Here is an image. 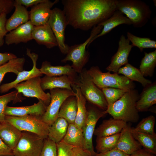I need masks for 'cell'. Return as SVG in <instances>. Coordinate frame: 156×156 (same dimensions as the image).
Here are the masks:
<instances>
[{
    "label": "cell",
    "instance_id": "obj_1",
    "mask_svg": "<svg viewBox=\"0 0 156 156\" xmlns=\"http://www.w3.org/2000/svg\"><path fill=\"white\" fill-rule=\"evenodd\" d=\"M67 25L87 31L106 20L116 10L115 0H62Z\"/></svg>",
    "mask_w": 156,
    "mask_h": 156
},
{
    "label": "cell",
    "instance_id": "obj_2",
    "mask_svg": "<svg viewBox=\"0 0 156 156\" xmlns=\"http://www.w3.org/2000/svg\"><path fill=\"white\" fill-rule=\"evenodd\" d=\"M140 97L138 91L134 89L126 92L119 99L104 111L113 118L126 122H136L139 118V112L136 107Z\"/></svg>",
    "mask_w": 156,
    "mask_h": 156
},
{
    "label": "cell",
    "instance_id": "obj_3",
    "mask_svg": "<svg viewBox=\"0 0 156 156\" xmlns=\"http://www.w3.org/2000/svg\"><path fill=\"white\" fill-rule=\"evenodd\" d=\"M116 10L125 14L136 28L145 25L151 18L152 12L149 6L139 0H115Z\"/></svg>",
    "mask_w": 156,
    "mask_h": 156
},
{
    "label": "cell",
    "instance_id": "obj_4",
    "mask_svg": "<svg viewBox=\"0 0 156 156\" xmlns=\"http://www.w3.org/2000/svg\"><path fill=\"white\" fill-rule=\"evenodd\" d=\"M92 81L99 88L109 87L129 90L134 89L135 83L124 75L110 72L103 73L98 66H92L87 70Z\"/></svg>",
    "mask_w": 156,
    "mask_h": 156
},
{
    "label": "cell",
    "instance_id": "obj_5",
    "mask_svg": "<svg viewBox=\"0 0 156 156\" xmlns=\"http://www.w3.org/2000/svg\"><path fill=\"white\" fill-rule=\"evenodd\" d=\"M75 83L86 101L103 111L107 109L108 104L101 89L94 83L86 68L79 73Z\"/></svg>",
    "mask_w": 156,
    "mask_h": 156
},
{
    "label": "cell",
    "instance_id": "obj_6",
    "mask_svg": "<svg viewBox=\"0 0 156 156\" xmlns=\"http://www.w3.org/2000/svg\"><path fill=\"white\" fill-rule=\"evenodd\" d=\"M102 28L103 27L99 25L94 26L92 28L90 36L85 42L69 47L66 56L62 60L61 62L66 63L68 61H71V67L77 73L79 74L88 62L90 57V53L86 50V47L91 39L99 34Z\"/></svg>",
    "mask_w": 156,
    "mask_h": 156
},
{
    "label": "cell",
    "instance_id": "obj_7",
    "mask_svg": "<svg viewBox=\"0 0 156 156\" xmlns=\"http://www.w3.org/2000/svg\"><path fill=\"white\" fill-rule=\"evenodd\" d=\"M5 121L19 130L34 133L44 139L48 138L49 126L42 116L35 115L23 116H5Z\"/></svg>",
    "mask_w": 156,
    "mask_h": 156
},
{
    "label": "cell",
    "instance_id": "obj_8",
    "mask_svg": "<svg viewBox=\"0 0 156 156\" xmlns=\"http://www.w3.org/2000/svg\"><path fill=\"white\" fill-rule=\"evenodd\" d=\"M44 139L30 132L22 131L16 145L13 150L14 156H40Z\"/></svg>",
    "mask_w": 156,
    "mask_h": 156
},
{
    "label": "cell",
    "instance_id": "obj_9",
    "mask_svg": "<svg viewBox=\"0 0 156 156\" xmlns=\"http://www.w3.org/2000/svg\"><path fill=\"white\" fill-rule=\"evenodd\" d=\"M49 93L50 102L42 119L50 126L58 118L60 108L64 101L68 97L75 95L73 91L58 88L50 90Z\"/></svg>",
    "mask_w": 156,
    "mask_h": 156
},
{
    "label": "cell",
    "instance_id": "obj_10",
    "mask_svg": "<svg viewBox=\"0 0 156 156\" xmlns=\"http://www.w3.org/2000/svg\"><path fill=\"white\" fill-rule=\"evenodd\" d=\"M48 23L56 38L60 51L63 54H66L70 47L65 42V29L67 25L63 10L57 8L52 9Z\"/></svg>",
    "mask_w": 156,
    "mask_h": 156
},
{
    "label": "cell",
    "instance_id": "obj_11",
    "mask_svg": "<svg viewBox=\"0 0 156 156\" xmlns=\"http://www.w3.org/2000/svg\"><path fill=\"white\" fill-rule=\"evenodd\" d=\"M41 81L40 77H34L17 84L14 88L18 93L26 97L36 98L48 106L50 102L51 95L49 93L44 92Z\"/></svg>",
    "mask_w": 156,
    "mask_h": 156
},
{
    "label": "cell",
    "instance_id": "obj_12",
    "mask_svg": "<svg viewBox=\"0 0 156 156\" xmlns=\"http://www.w3.org/2000/svg\"><path fill=\"white\" fill-rule=\"evenodd\" d=\"M87 110V118L82 129L87 149L94 156L96 153L94 151L93 145V135L97 122L105 114L104 111H101L94 107H90Z\"/></svg>",
    "mask_w": 156,
    "mask_h": 156
},
{
    "label": "cell",
    "instance_id": "obj_13",
    "mask_svg": "<svg viewBox=\"0 0 156 156\" xmlns=\"http://www.w3.org/2000/svg\"><path fill=\"white\" fill-rule=\"evenodd\" d=\"M133 46L130 44V41L123 35H122L118 42L117 51L112 57L111 63L106 68L109 72L117 73L119 69L128 63V57Z\"/></svg>",
    "mask_w": 156,
    "mask_h": 156
},
{
    "label": "cell",
    "instance_id": "obj_14",
    "mask_svg": "<svg viewBox=\"0 0 156 156\" xmlns=\"http://www.w3.org/2000/svg\"><path fill=\"white\" fill-rule=\"evenodd\" d=\"M26 55L32 60L33 63L32 69L29 71L23 70L17 75L16 79L13 81L3 84L0 86V92L5 93L11 89L14 88L17 84L33 78L41 77L42 74L40 69L36 67V62L38 58V55L33 52H31V50L27 48Z\"/></svg>",
    "mask_w": 156,
    "mask_h": 156
},
{
    "label": "cell",
    "instance_id": "obj_15",
    "mask_svg": "<svg viewBox=\"0 0 156 156\" xmlns=\"http://www.w3.org/2000/svg\"><path fill=\"white\" fill-rule=\"evenodd\" d=\"M59 1L45 0L33 6L29 12V20L31 23L34 26L47 24L50 16L51 8Z\"/></svg>",
    "mask_w": 156,
    "mask_h": 156
},
{
    "label": "cell",
    "instance_id": "obj_16",
    "mask_svg": "<svg viewBox=\"0 0 156 156\" xmlns=\"http://www.w3.org/2000/svg\"><path fill=\"white\" fill-rule=\"evenodd\" d=\"M131 128L127 125L120 133V135L114 149L120 151L126 154L130 155L141 148L140 143L134 138Z\"/></svg>",
    "mask_w": 156,
    "mask_h": 156
},
{
    "label": "cell",
    "instance_id": "obj_17",
    "mask_svg": "<svg viewBox=\"0 0 156 156\" xmlns=\"http://www.w3.org/2000/svg\"><path fill=\"white\" fill-rule=\"evenodd\" d=\"M34 26L29 20L7 33L5 42L7 45L17 44L21 42L27 43L32 40L31 33Z\"/></svg>",
    "mask_w": 156,
    "mask_h": 156
},
{
    "label": "cell",
    "instance_id": "obj_18",
    "mask_svg": "<svg viewBox=\"0 0 156 156\" xmlns=\"http://www.w3.org/2000/svg\"><path fill=\"white\" fill-rule=\"evenodd\" d=\"M33 39L40 45L51 49L58 46L56 38L49 24L34 26L31 33Z\"/></svg>",
    "mask_w": 156,
    "mask_h": 156
},
{
    "label": "cell",
    "instance_id": "obj_19",
    "mask_svg": "<svg viewBox=\"0 0 156 156\" xmlns=\"http://www.w3.org/2000/svg\"><path fill=\"white\" fill-rule=\"evenodd\" d=\"M47 106L42 101L39 100L37 103L29 106L20 107L7 106L4 114L5 116H16L30 115L42 116L46 111Z\"/></svg>",
    "mask_w": 156,
    "mask_h": 156
},
{
    "label": "cell",
    "instance_id": "obj_20",
    "mask_svg": "<svg viewBox=\"0 0 156 156\" xmlns=\"http://www.w3.org/2000/svg\"><path fill=\"white\" fill-rule=\"evenodd\" d=\"M123 24L130 25L132 24L130 20L125 16L122 13L116 10L109 18L98 25L103 27L101 32L91 39L87 47H88L96 38L108 33L117 26Z\"/></svg>",
    "mask_w": 156,
    "mask_h": 156
},
{
    "label": "cell",
    "instance_id": "obj_21",
    "mask_svg": "<svg viewBox=\"0 0 156 156\" xmlns=\"http://www.w3.org/2000/svg\"><path fill=\"white\" fill-rule=\"evenodd\" d=\"M76 80L66 75L53 77L45 75L41 78V85L44 91L57 88L73 91L71 85L75 83Z\"/></svg>",
    "mask_w": 156,
    "mask_h": 156
},
{
    "label": "cell",
    "instance_id": "obj_22",
    "mask_svg": "<svg viewBox=\"0 0 156 156\" xmlns=\"http://www.w3.org/2000/svg\"><path fill=\"white\" fill-rule=\"evenodd\" d=\"M14 7L15 9L13 14L5 23L7 31H10L29 21V12L24 6L14 1Z\"/></svg>",
    "mask_w": 156,
    "mask_h": 156
},
{
    "label": "cell",
    "instance_id": "obj_23",
    "mask_svg": "<svg viewBox=\"0 0 156 156\" xmlns=\"http://www.w3.org/2000/svg\"><path fill=\"white\" fill-rule=\"evenodd\" d=\"M127 125L126 122L114 118L105 120L96 129L94 134L97 137L113 135L120 133Z\"/></svg>",
    "mask_w": 156,
    "mask_h": 156
},
{
    "label": "cell",
    "instance_id": "obj_24",
    "mask_svg": "<svg viewBox=\"0 0 156 156\" xmlns=\"http://www.w3.org/2000/svg\"><path fill=\"white\" fill-rule=\"evenodd\" d=\"M22 131L5 121L0 127V138L12 150L14 148L21 136Z\"/></svg>",
    "mask_w": 156,
    "mask_h": 156
},
{
    "label": "cell",
    "instance_id": "obj_25",
    "mask_svg": "<svg viewBox=\"0 0 156 156\" xmlns=\"http://www.w3.org/2000/svg\"><path fill=\"white\" fill-rule=\"evenodd\" d=\"M156 103V83L155 82L144 87L137 102L136 107L138 112L146 111Z\"/></svg>",
    "mask_w": 156,
    "mask_h": 156
},
{
    "label": "cell",
    "instance_id": "obj_26",
    "mask_svg": "<svg viewBox=\"0 0 156 156\" xmlns=\"http://www.w3.org/2000/svg\"><path fill=\"white\" fill-rule=\"evenodd\" d=\"M71 87L77 102V111L74 124L77 127L82 129L88 116V110L86 106V100L82 94L77 85L73 84Z\"/></svg>",
    "mask_w": 156,
    "mask_h": 156
},
{
    "label": "cell",
    "instance_id": "obj_27",
    "mask_svg": "<svg viewBox=\"0 0 156 156\" xmlns=\"http://www.w3.org/2000/svg\"><path fill=\"white\" fill-rule=\"evenodd\" d=\"M42 74L50 77L66 75L75 80L77 79V73L71 66L66 64L64 66H53L50 62L45 61L42 64L40 69Z\"/></svg>",
    "mask_w": 156,
    "mask_h": 156
},
{
    "label": "cell",
    "instance_id": "obj_28",
    "mask_svg": "<svg viewBox=\"0 0 156 156\" xmlns=\"http://www.w3.org/2000/svg\"><path fill=\"white\" fill-rule=\"evenodd\" d=\"M62 140L74 147L87 150L82 129L77 127L74 124H69L66 134Z\"/></svg>",
    "mask_w": 156,
    "mask_h": 156
},
{
    "label": "cell",
    "instance_id": "obj_29",
    "mask_svg": "<svg viewBox=\"0 0 156 156\" xmlns=\"http://www.w3.org/2000/svg\"><path fill=\"white\" fill-rule=\"evenodd\" d=\"M77 102L75 96L68 97L60 108L58 117L65 119L69 124H74L77 111Z\"/></svg>",
    "mask_w": 156,
    "mask_h": 156
},
{
    "label": "cell",
    "instance_id": "obj_30",
    "mask_svg": "<svg viewBox=\"0 0 156 156\" xmlns=\"http://www.w3.org/2000/svg\"><path fill=\"white\" fill-rule=\"evenodd\" d=\"M69 124L64 118L58 117L49 126L48 138L56 144L63 139L68 129Z\"/></svg>",
    "mask_w": 156,
    "mask_h": 156
},
{
    "label": "cell",
    "instance_id": "obj_31",
    "mask_svg": "<svg viewBox=\"0 0 156 156\" xmlns=\"http://www.w3.org/2000/svg\"><path fill=\"white\" fill-rule=\"evenodd\" d=\"M117 73L123 75L132 81L139 82L144 87L152 83L151 80L144 78L139 69L129 63L120 68Z\"/></svg>",
    "mask_w": 156,
    "mask_h": 156
},
{
    "label": "cell",
    "instance_id": "obj_32",
    "mask_svg": "<svg viewBox=\"0 0 156 156\" xmlns=\"http://www.w3.org/2000/svg\"><path fill=\"white\" fill-rule=\"evenodd\" d=\"M131 132L135 138L144 149L153 154H156V135H152L134 131Z\"/></svg>",
    "mask_w": 156,
    "mask_h": 156
},
{
    "label": "cell",
    "instance_id": "obj_33",
    "mask_svg": "<svg viewBox=\"0 0 156 156\" xmlns=\"http://www.w3.org/2000/svg\"><path fill=\"white\" fill-rule=\"evenodd\" d=\"M156 66V50L144 52L140 66V70L144 77H152Z\"/></svg>",
    "mask_w": 156,
    "mask_h": 156
},
{
    "label": "cell",
    "instance_id": "obj_34",
    "mask_svg": "<svg viewBox=\"0 0 156 156\" xmlns=\"http://www.w3.org/2000/svg\"><path fill=\"white\" fill-rule=\"evenodd\" d=\"M25 62L24 57H17L0 66V83L7 73L12 72L17 75L23 70Z\"/></svg>",
    "mask_w": 156,
    "mask_h": 156
},
{
    "label": "cell",
    "instance_id": "obj_35",
    "mask_svg": "<svg viewBox=\"0 0 156 156\" xmlns=\"http://www.w3.org/2000/svg\"><path fill=\"white\" fill-rule=\"evenodd\" d=\"M120 133L109 136L97 137L96 148L97 153L105 152L114 149L118 139Z\"/></svg>",
    "mask_w": 156,
    "mask_h": 156
},
{
    "label": "cell",
    "instance_id": "obj_36",
    "mask_svg": "<svg viewBox=\"0 0 156 156\" xmlns=\"http://www.w3.org/2000/svg\"><path fill=\"white\" fill-rule=\"evenodd\" d=\"M21 93L16 90L0 96V122L2 123L5 121L4 111L8 103L11 101L15 103L21 102L25 98L21 96Z\"/></svg>",
    "mask_w": 156,
    "mask_h": 156
},
{
    "label": "cell",
    "instance_id": "obj_37",
    "mask_svg": "<svg viewBox=\"0 0 156 156\" xmlns=\"http://www.w3.org/2000/svg\"><path fill=\"white\" fill-rule=\"evenodd\" d=\"M127 38L132 43L133 47H138L141 52L144 49L156 48V42L149 38L140 37L134 35L129 32L127 33Z\"/></svg>",
    "mask_w": 156,
    "mask_h": 156
},
{
    "label": "cell",
    "instance_id": "obj_38",
    "mask_svg": "<svg viewBox=\"0 0 156 156\" xmlns=\"http://www.w3.org/2000/svg\"><path fill=\"white\" fill-rule=\"evenodd\" d=\"M155 122V117L153 115H150L143 118L135 128L132 129L137 132L156 135L154 131Z\"/></svg>",
    "mask_w": 156,
    "mask_h": 156
},
{
    "label": "cell",
    "instance_id": "obj_39",
    "mask_svg": "<svg viewBox=\"0 0 156 156\" xmlns=\"http://www.w3.org/2000/svg\"><path fill=\"white\" fill-rule=\"evenodd\" d=\"M108 104V107L119 99L129 90L112 88H105L101 89Z\"/></svg>",
    "mask_w": 156,
    "mask_h": 156
},
{
    "label": "cell",
    "instance_id": "obj_40",
    "mask_svg": "<svg viewBox=\"0 0 156 156\" xmlns=\"http://www.w3.org/2000/svg\"><path fill=\"white\" fill-rule=\"evenodd\" d=\"M40 156H57L56 143L48 138L44 139V146Z\"/></svg>",
    "mask_w": 156,
    "mask_h": 156
},
{
    "label": "cell",
    "instance_id": "obj_41",
    "mask_svg": "<svg viewBox=\"0 0 156 156\" xmlns=\"http://www.w3.org/2000/svg\"><path fill=\"white\" fill-rule=\"evenodd\" d=\"M57 156H73L75 147L62 140L56 144Z\"/></svg>",
    "mask_w": 156,
    "mask_h": 156
},
{
    "label": "cell",
    "instance_id": "obj_42",
    "mask_svg": "<svg viewBox=\"0 0 156 156\" xmlns=\"http://www.w3.org/2000/svg\"><path fill=\"white\" fill-rule=\"evenodd\" d=\"M7 14L2 13L0 16V47H2L5 42V38L7 31L5 28L7 21Z\"/></svg>",
    "mask_w": 156,
    "mask_h": 156
},
{
    "label": "cell",
    "instance_id": "obj_43",
    "mask_svg": "<svg viewBox=\"0 0 156 156\" xmlns=\"http://www.w3.org/2000/svg\"><path fill=\"white\" fill-rule=\"evenodd\" d=\"M14 1L0 0V16L3 13H9L14 7Z\"/></svg>",
    "mask_w": 156,
    "mask_h": 156
},
{
    "label": "cell",
    "instance_id": "obj_44",
    "mask_svg": "<svg viewBox=\"0 0 156 156\" xmlns=\"http://www.w3.org/2000/svg\"><path fill=\"white\" fill-rule=\"evenodd\" d=\"M94 156H129V155L118 150L113 149L103 153H96Z\"/></svg>",
    "mask_w": 156,
    "mask_h": 156
},
{
    "label": "cell",
    "instance_id": "obj_45",
    "mask_svg": "<svg viewBox=\"0 0 156 156\" xmlns=\"http://www.w3.org/2000/svg\"><path fill=\"white\" fill-rule=\"evenodd\" d=\"M14 155L13 150L6 145L0 138V156Z\"/></svg>",
    "mask_w": 156,
    "mask_h": 156
},
{
    "label": "cell",
    "instance_id": "obj_46",
    "mask_svg": "<svg viewBox=\"0 0 156 156\" xmlns=\"http://www.w3.org/2000/svg\"><path fill=\"white\" fill-rule=\"evenodd\" d=\"M17 57L14 54L10 52L0 53V66L10 60Z\"/></svg>",
    "mask_w": 156,
    "mask_h": 156
},
{
    "label": "cell",
    "instance_id": "obj_47",
    "mask_svg": "<svg viewBox=\"0 0 156 156\" xmlns=\"http://www.w3.org/2000/svg\"><path fill=\"white\" fill-rule=\"evenodd\" d=\"M45 0H15V1L26 7H33Z\"/></svg>",
    "mask_w": 156,
    "mask_h": 156
},
{
    "label": "cell",
    "instance_id": "obj_48",
    "mask_svg": "<svg viewBox=\"0 0 156 156\" xmlns=\"http://www.w3.org/2000/svg\"><path fill=\"white\" fill-rule=\"evenodd\" d=\"M73 156H93L88 150L77 147H75Z\"/></svg>",
    "mask_w": 156,
    "mask_h": 156
},
{
    "label": "cell",
    "instance_id": "obj_49",
    "mask_svg": "<svg viewBox=\"0 0 156 156\" xmlns=\"http://www.w3.org/2000/svg\"><path fill=\"white\" fill-rule=\"evenodd\" d=\"M129 156H155L153 154L144 150L141 149L138 150Z\"/></svg>",
    "mask_w": 156,
    "mask_h": 156
},
{
    "label": "cell",
    "instance_id": "obj_50",
    "mask_svg": "<svg viewBox=\"0 0 156 156\" xmlns=\"http://www.w3.org/2000/svg\"><path fill=\"white\" fill-rule=\"evenodd\" d=\"M14 156V155H11V156H9V155H3V156Z\"/></svg>",
    "mask_w": 156,
    "mask_h": 156
},
{
    "label": "cell",
    "instance_id": "obj_51",
    "mask_svg": "<svg viewBox=\"0 0 156 156\" xmlns=\"http://www.w3.org/2000/svg\"><path fill=\"white\" fill-rule=\"evenodd\" d=\"M1 123L0 122V127L1 125Z\"/></svg>",
    "mask_w": 156,
    "mask_h": 156
}]
</instances>
